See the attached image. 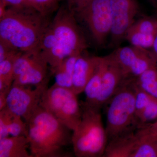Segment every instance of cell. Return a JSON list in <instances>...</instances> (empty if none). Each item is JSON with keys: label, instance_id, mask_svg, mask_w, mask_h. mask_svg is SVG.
<instances>
[{"label": "cell", "instance_id": "obj_7", "mask_svg": "<svg viewBox=\"0 0 157 157\" xmlns=\"http://www.w3.org/2000/svg\"><path fill=\"white\" fill-rule=\"evenodd\" d=\"M78 23L86 29L96 45L104 46L110 36L112 16L109 0H91L74 12Z\"/></svg>", "mask_w": 157, "mask_h": 157}, {"label": "cell", "instance_id": "obj_23", "mask_svg": "<svg viewBox=\"0 0 157 157\" xmlns=\"http://www.w3.org/2000/svg\"><path fill=\"white\" fill-rule=\"evenodd\" d=\"M129 29L143 33L156 36L157 18L151 16H144L135 20Z\"/></svg>", "mask_w": 157, "mask_h": 157}, {"label": "cell", "instance_id": "obj_14", "mask_svg": "<svg viewBox=\"0 0 157 157\" xmlns=\"http://www.w3.org/2000/svg\"><path fill=\"white\" fill-rule=\"evenodd\" d=\"M48 63L39 50L33 61L24 72L14 78L13 84L23 86H36L48 77Z\"/></svg>", "mask_w": 157, "mask_h": 157}, {"label": "cell", "instance_id": "obj_2", "mask_svg": "<svg viewBox=\"0 0 157 157\" xmlns=\"http://www.w3.org/2000/svg\"><path fill=\"white\" fill-rule=\"evenodd\" d=\"M51 21L33 7H7L0 16V42L19 52L39 48Z\"/></svg>", "mask_w": 157, "mask_h": 157}, {"label": "cell", "instance_id": "obj_25", "mask_svg": "<svg viewBox=\"0 0 157 157\" xmlns=\"http://www.w3.org/2000/svg\"><path fill=\"white\" fill-rule=\"evenodd\" d=\"M34 8L45 16L49 17L58 9L60 0H30Z\"/></svg>", "mask_w": 157, "mask_h": 157}, {"label": "cell", "instance_id": "obj_10", "mask_svg": "<svg viewBox=\"0 0 157 157\" xmlns=\"http://www.w3.org/2000/svg\"><path fill=\"white\" fill-rule=\"evenodd\" d=\"M126 78H136L150 68L157 67L150 50L131 45L118 47L111 53Z\"/></svg>", "mask_w": 157, "mask_h": 157}, {"label": "cell", "instance_id": "obj_4", "mask_svg": "<svg viewBox=\"0 0 157 157\" xmlns=\"http://www.w3.org/2000/svg\"><path fill=\"white\" fill-rule=\"evenodd\" d=\"M80 122L72 132L73 153L77 157H103L108 140L102 121L101 109L80 103Z\"/></svg>", "mask_w": 157, "mask_h": 157}, {"label": "cell", "instance_id": "obj_20", "mask_svg": "<svg viewBox=\"0 0 157 157\" xmlns=\"http://www.w3.org/2000/svg\"><path fill=\"white\" fill-rule=\"evenodd\" d=\"M134 80L138 87L157 98V67L150 68Z\"/></svg>", "mask_w": 157, "mask_h": 157}, {"label": "cell", "instance_id": "obj_26", "mask_svg": "<svg viewBox=\"0 0 157 157\" xmlns=\"http://www.w3.org/2000/svg\"><path fill=\"white\" fill-rule=\"evenodd\" d=\"M3 2L7 7H33L30 0H0Z\"/></svg>", "mask_w": 157, "mask_h": 157}, {"label": "cell", "instance_id": "obj_30", "mask_svg": "<svg viewBox=\"0 0 157 157\" xmlns=\"http://www.w3.org/2000/svg\"><path fill=\"white\" fill-rule=\"evenodd\" d=\"M153 56L155 61L157 67V35L155 39L154 43L151 49H150Z\"/></svg>", "mask_w": 157, "mask_h": 157}, {"label": "cell", "instance_id": "obj_15", "mask_svg": "<svg viewBox=\"0 0 157 157\" xmlns=\"http://www.w3.org/2000/svg\"><path fill=\"white\" fill-rule=\"evenodd\" d=\"M27 124L21 117L5 107L0 110V140L9 136L27 137Z\"/></svg>", "mask_w": 157, "mask_h": 157}, {"label": "cell", "instance_id": "obj_1", "mask_svg": "<svg viewBox=\"0 0 157 157\" xmlns=\"http://www.w3.org/2000/svg\"><path fill=\"white\" fill-rule=\"evenodd\" d=\"M88 46L74 13L66 6L59 9L51 21L39 49L52 72L65 59L84 52Z\"/></svg>", "mask_w": 157, "mask_h": 157}, {"label": "cell", "instance_id": "obj_18", "mask_svg": "<svg viewBox=\"0 0 157 157\" xmlns=\"http://www.w3.org/2000/svg\"><path fill=\"white\" fill-rule=\"evenodd\" d=\"M80 54L68 57L51 72L55 79V85L72 90L74 67L76 60Z\"/></svg>", "mask_w": 157, "mask_h": 157}, {"label": "cell", "instance_id": "obj_12", "mask_svg": "<svg viewBox=\"0 0 157 157\" xmlns=\"http://www.w3.org/2000/svg\"><path fill=\"white\" fill-rule=\"evenodd\" d=\"M86 51L79 55L74 67L72 90L77 95L84 92L101 58V57L89 55Z\"/></svg>", "mask_w": 157, "mask_h": 157}, {"label": "cell", "instance_id": "obj_28", "mask_svg": "<svg viewBox=\"0 0 157 157\" xmlns=\"http://www.w3.org/2000/svg\"><path fill=\"white\" fill-rule=\"evenodd\" d=\"M91 0H67V7L70 11L74 13L86 5Z\"/></svg>", "mask_w": 157, "mask_h": 157}, {"label": "cell", "instance_id": "obj_21", "mask_svg": "<svg viewBox=\"0 0 157 157\" xmlns=\"http://www.w3.org/2000/svg\"><path fill=\"white\" fill-rule=\"evenodd\" d=\"M139 128L140 141L132 157H157V138L144 134Z\"/></svg>", "mask_w": 157, "mask_h": 157}, {"label": "cell", "instance_id": "obj_6", "mask_svg": "<svg viewBox=\"0 0 157 157\" xmlns=\"http://www.w3.org/2000/svg\"><path fill=\"white\" fill-rule=\"evenodd\" d=\"M39 105L72 132L80 122L81 106L72 90L54 84L45 91Z\"/></svg>", "mask_w": 157, "mask_h": 157}, {"label": "cell", "instance_id": "obj_24", "mask_svg": "<svg viewBox=\"0 0 157 157\" xmlns=\"http://www.w3.org/2000/svg\"><path fill=\"white\" fill-rule=\"evenodd\" d=\"M157 119V98L153 97L148 104L137 117L139 126L150 124Z\"/></svg>", "mask_w": 157, "mask_h": 157}, {"label": "cell", "instance_id": "obj_19", "mask_svg": "<svg viewBox=\"0 0 157 157\" xmlns=\"http://www.w3.org/2000/svg\"><path fill=\"white\" fill-rule=\"evenodd\" d=\"M20 52H14L0 62V96L7 97L13 84L14 61Z\"/></svg>", "mask_w": 157, "mask_h": 157}, {"label": "cell", "instance_id": "obj_17", "mask_svg": "<svg viewBox=\"0 0 157 157\" xmlns=\"http://www.w3.org/2000/svg\"><path fill=\"white\" fill-rule=\"evenodd\" d=\"M107 60V56L101 57L99 64L85 88L83 93L85 94L86 100L84 102L90 106H94L100 93Z\"/></svg>", "mask_w": 157, "mask_h": 157}, {"label": "cell", "instance_id": "obj_8", "mask_svg": "<svg viewBox=\"0 0 157 157\" xmlns=\"http://www.w3.org/2000/svg\"><path fill=\"white\" fill-rule=\"evenodd\" d=\"M49 77L32 89L29 86L12 84L6 98V107L27 122L40 106L42 96L47 89Z\"/></svg>", "mask_w": 157, "mask_h": 157}, {"label": "cell", "instance_id": "obj_22", "mask_svg": "<svg viewBox=\"0 0 157 157\" xmlns=\"http://www.w3.org/2000/svg\"><path fill=\"white\" fill-rule=\"evenodd\" d=\"M156 36L143 33L129 29L125 39H126L131 45L149 50L153 45Z\"/></svg>", "mask_w": 157, "mask_h": 157}, {"label": "cell", "instance_id": "obj_3", "mask_svg": "<svg viewBox=\"0 0 157 157\" xmlns=\"http://www.w3.org/2000/svg\"><path fill=\"white\" fill-rule=\"evenodd\" d=\"M27 124L32 157L71 156L64 149L72 145V131L52 114L39 106Z\"/></svg>", "mask_w": 157, "mask_h": 157}, {"label": "cell", "instance_id": "obj_16", "mask_svg": "<svg viewBox=\"0 0 157 157\" xmlns=\"http://www.w3.org/2000/svg\"><path fill=\"white\" fill-rule=\"evenodd\" d=\"M29 151L26 136H9L0 140V157H32Z\"/></svg>", "mask_w": 157, "mask_h": 157}, {"label": "cell", "instance_id": "obj_29", "mask_svg": "<svg viewBox=\"0 0 157 157\" xmlns=\"http://www.w3.org/2000/svg\"><path fill=\"white\" fill-rule=\"evenodd\" d=\"M16 52L17 51L10 48L5 43L0 42V62L4 60L11 54Z\"/></svg>", "mask_w": 157, "mask_h": 157}, {"label": "cell", "instance_id": "obj_5", "mask_svg": "<svg viewBox=\"0 0 157 157\" xmlns=\"http://www.w3.org/2000/svg\"><path fill=\"white\" fill-rule=\"evenodd\" d=\"M106 105L105 128L108 141L140 127L135 113L134 78L125 79Z\"/></svg>", "mask_w": 157, "mask_h": 157}, {"label": "cell", "instance_id": "obj_11", "mask_svg": "<svg viewBox=\"0 0 157 157\" xmlns=\"http://www.w3.org/2000/svg\"><path fill=\"white\" fill-rule=\"evenodd\" d=\"M107 56V65L103 74L101 90L94 105V107L101 109L106 105L127 78L111 53Z\"/></svg>", "mask_w": 157, "mask_h": 157}, {"label": "cell", "instance_id": "obj_13", "mask_svg": "<svg viewBox=\"0 0 157 157\" xmlns=\"http://www.w3.org/2000/svg\"><path fill=\"white\" fill-rule=\"evenodd\" d=\"M139 128L108 141L103 157H132L140 140Z\"/></svg>", "mask_w": 157, "mask_h": 157}, {"label": "cell", "instance_id": "obj_27", "mask_svg": "<svg viewBox=\"0 0 157 157\" xmlns=\"http://www.w3.org/2000/svg\"><path fill=\"white\" fill-rule=\"evenodd\" d=\"M144 134L157 138V119L153 122L140 127Z\"/></svg>", "mask_w": 157, "mask_h": 157}, {"label": "cell", "instance_id": "obj_31", "mask_svg": "<svg viewBox=\"0 0 157 157\" xmlns=\"http://www.w3.org/2000/svg\"><path fill=\"white\" fill-rule=\"evenodd\" d=\"M149 2L151 3L153 6L157 7V0H148Z\"/></svg>", "mask_w": 157, "mask_h": 157}, {"label": "cell", "instance_id": "obj_9", "mask_svg": "<svg viewBox=\"0 0 157 157\" xmlns=\"http://www.w3.org/2000/svg\"><path fill=\"white\" fill-rule=\"evenodd\" d=\"M112 16L109 45L118 48L140 11L137 0H109Z\"/></svg>", "mask_w": 157, "mask_h": 157}]
</instances>
